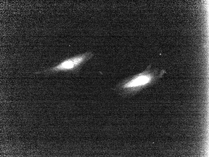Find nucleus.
Wrapping results in <instances>:
<instances>
[{"instance_id":"1","label":"nucleus","mask_w":209,"mask_h":157,"mask_svg":"<svg viewBox=\"0 0 209 157\" xmlns=\"http://www.w3.org/2000/svg\"><path fill=\"white\" fill-rule=\"evenodd\" d=\"M149 65L146 69L135 75L130 76L120 82L114 90L119 95L124 96H131L140 89L154 84L161 78L166 71H159L157 69H151Z\"/></svg>"},{"instance_id":"2","label":"nucleus","mask_w":209,"mask_h":157,"mask_svg":"<svg viewBox=\"0 0 209 157\" xmlns=\"http://www.w3.org/2000/svg\"><path fill=\"white\" fill-rule=\"evenodd\" d=\"M91 52H87L67 59L57 65L41 71L35 72L40 73L52 74L60 71H72L77 72L85 63L93 56Z\"/></svg>"}]
</instances>
